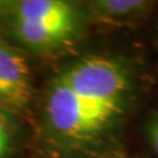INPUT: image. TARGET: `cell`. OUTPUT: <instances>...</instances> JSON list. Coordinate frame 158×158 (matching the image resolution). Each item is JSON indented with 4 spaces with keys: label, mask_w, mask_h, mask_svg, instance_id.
<instances>
[{
    "label": "cell",
    "mask_w": 158,
    "mask_h": 158,
    "mask_svg": "<svg viewBox=\"0 0 158 158\" xmlns=\"http://www.w3.org/2000/svg\"><path fill=\"white\" fill-rule=\"evenodd\" d=\"M94 16L113 24H127L140 19L150 9V3L141 0H102L91 3Z\"/></svg>",
    "instance_id": "cell-5"
},
{
    "label": "cell",
    "mask_w": 158,
    "mask_h": 158,
    "mask_svg": "<svg viewBox=\"0 0 158 158\" xmlns=\"http://www.w3.org/2000/svg\"><path fill=\"white\" fill-rule=\"evenodd\" d=\"M32 98L31 71L25 57L0 38V106L24 108Z\"/></svg>",
    "instance_id": "cell-2"
},
{
    "label": "cell",
    "mask_w": 158,
    "mask_h": 158,
    "mask_svg": "<svg viewBox=\"0 0 158 158\" xmlns=\"http://www.w3.org/2000/svg\"><path fill=\"white\" fill-rule=\"evenodd\" d=\"M12 124L6 112L0 108V158H6L12 146Z\"/></svg>",
    "instance_id": "cell-6"
},
{
    "label": "cell",
    "mask_w": 158,
    "mask_h": 158,
    "mask_svg": "<svg viewBox=\"0 0 158 158\" xmlns=\"http://www.w3.org/2000/svg\"><path fill=\"white\" fill-rule=\"evenodd\" d=\"M8 27L23 45L37 50L57 49L67 44L77 33L67 28L24 20H8Z\"/></svg>",
    "instance_id": "cell-4"
},
{
    "label": "cell",
    "mask_w": 158,
    "mask_h": 158,
    "mask_svg": "<svg viewBox=\"0 0 158 158\" xmlns=\"http://www.w3.org/2000/svg\"><path fill=\"white\" fill-rule=\"evenodd\" d=\"M146 136L153 152L158 157V111L153 113L146 124Z\"/></svg>",
    "instance_id": "cell-7"
},
{
    "label": "cell",
    "mask_w": 158,
    "mask_h": 158,
    "mask_svg": "<svg viewBox=\"0 0 158 158\" xmlns=\"http://www.w3.org/2000/svg\"><path fill=\"white\" fill-rule=\"evenodd\" d=\"M132 78L116 58L90 54L52 81L46 123L56 140L75 150L98 149L118 128L129 108Z\"/></svg>",
    "instance_id": "cell-1"
},
{
    "label": "cell",
    "mask_w": 158,
    "mask_h": 158,
    "mask_svg": "<svg viewBox=\"0 0 158 158\" xmlns=\"http://www.w3.org/2000/svg\"><path fill=\"white\" fill-rule=\"evenodd\" d=\"M0 11L8 20L49 24L75 31L79 27L77 9L62 0H21L0 3Z\"/></svg>",
    "instance_id": "cell-3"
}]
</instances>
